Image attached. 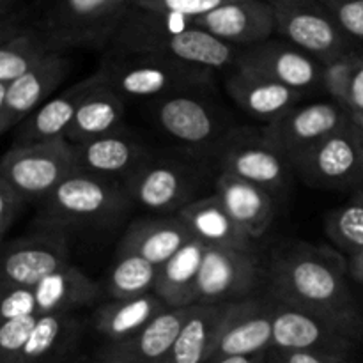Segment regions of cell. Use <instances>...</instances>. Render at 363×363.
Masks as SVG:
<instances>
[{"mask_svg":"<svg viewBox=\"0 0 363 363\" xmlns=\"http://www.w3.org/2000/svg\"><path fill=\"white\" fill-rule=\"evenodd\" d=\"M347 261L325 247L294 245L275 255L269 268V296L308 312L360 339L363 319L346 282Z\"/></svg>","mask_w":363,"mask_h":363,"instance_id":"cell-1","label":"cell"},{"mask_svg":"<svg viewBox=\"0 0 363 363\" xmlns=\"http://www.w3.org/2000/svg\"><path fill=\"white\" fill-rule=\"evenodd\" d=\"M110 50L152 53L206 69L234 66L240 50L195 25L194 18L133 6Z\"/></svg>","mask_w":363,"mask_h":363,"instance_id":"cell-2","label":"cell"},{"mask_svg":"<svg viewBox=\"0 0 363 363\" xmlns=\"http://www.w3.org/2000/svg\"><path fill=\"white\" fill-rule=\"evenodd\" d=\"M131 197L124 183L74 169L48 197L39 202L43 229H103L119 222L130 208Z\"/></svg>","mask_w":363,"mask_h":363,"instance_id":"cell-3","label":"cell"},{"mask_svg":"<svg viewBox=\"0 0 363 363\" xmlns=\"http://www.w3.org/2000/svg\"><path fill=\"white\" fill-rule=\"evenodd\" d=\"M135 0H48L28 27L52 52L112 45Z\"/></svg>","mask_w":363,"mask_h":363,"instance_id":"cell-4","label":"cell"},{"mask_svg":"<svg viewBox=\"0 0 363 363\" xmlns=\"http://www.w3.org/2000/svg\"><path fill=\"white\" fill-rule=\"evenodd\" d=\"M123 98H167L199 92L213 82V69L152 53L110 50L99 69Z\"/></svg>","mask_w":363,"mask_h":363,"instance_id":"cell-5","label":"cell"},{"mask_svg":"<svg viewBox=\"0 0 363 363\" xmlns=\"http://www.w3.org/2000/svg\"><path fill=\"white\" fill-rule=\"evenodd\" d=\"M74 169L73 144L60 138L13 145L0 163V179L7 181L30 204L45 201Z\"/></svg>","mask_w":363,"mask_h":363,"instance_id":"cell-6","label":"cell"},{"mask_svg":"<svg viewBox=\"0 0 363 363\" xmlns=\"http://www.w3.org/2000/svg\"><path fill=\"white\" fill-rule=\"evenodd\" d=\"M277 21V32L291 45L323 64L354 52L353 39L339 27L319 0H268Z\"/></svg>","mask_w":363,"mask_h":363,"instance_id":"cell-7","label":"cell"},{"mask_svg":"<svg viewBox=\"0 0 363 363\" xmlns=\"http://www.w3.org/2000/svg\"><path fill=\"white\" fill-rule=\"evenodd\" d=\"M305 184L326 190L362 186V135L353 119L319 142L294 167Z\"/></svg>","mask_w":363,"mask_h":363,"instance_id":"cell-8","label":"cell"},{"mask_svg":"<svg viewBox=\"0 0 363 363\" xmlns=\"http://www.w3.org/2000/svg\"><path fill=\"white\" fill-rule=\"evenodd\" d=\"M197 170L188 163L151 155L126 181L131 201L155 213H179L184 206L197 201Z\"/></svg>","mask_w":363,"mask_h":363,"instance_id":"cell-9","label":"cell"},{"mask_svg":"<svg viewBox=\"0 0 363 363\" xmlns=\"http://www.w3.org/2000/svg\"><path fill=\"white\" fill-rule=\"evenodd\" d=\"M220 167L222 172L250 181L272 195L286 194L293 174H296L293 163L266 140L262 131L236 130L227 133Z\"/></svg>","mask_w":363,"mask_h":363,"instance_id":"cell-10","label":"cell"},{"mask_svg":"<svg viewBox=\"0 0 363 363\" xmlns=\"http://www.w3.org/2000/svg\"><path fill=\"white\" fill-rule=\"evenodd\" d=\"M257 273L259 261L254 248L206 245L195 289V305H222L247 300L257 282Z\"/></svg>","mask_w":363,"mask_h":363,"instance_id":"cell-11","label":"cell"},{"mask_svg":"<svg viewBox=\"0 0 363 363\" xmlns=\"http://www.w3.org/2000/svg\"><path fill=\"white\" fill-rule=\"evenodd\" d=\"M351 116L339 103H311L294 106L262 128L266 140L279 149L293 167L333 131L350 123Z\"/></svg>","mask_w":363,"mask_h":363,"instance_id":"cell-12","label":"cell"},{"mask_svg":"<svg viewBox=\"0 0 363 363\" xmlns=\"http://www.w3.org/2000/svg\"><path fill=\"white\" fill-rule=\"evenodd\" d=\"M67 264H71V247L66 233L43 229L16 238L4 247L2 291L35 287Z\"/></svg>","mask_w":363,"mask_h":363,"instance_id":"cell-13","label":"cell"},{"mask_svg":"<svg viewBox=\"0 0 363 363\" xmlns=\"http://www.w3.org/2000/svg\"><path fill=\"white\" fill-rule=\"evenodd\" d=\"M71 71L62 52H50L30 71L11 84H0V133L14 130L60 87Z\"/></svg>","mask_w":363,"mask_h":363,"instance_id":"cell-14","label":"cell"},{"mask_svg":"<svg viewBox=\"0 0 363 363\" xmlns=\"http://www.w3.org/2000/svg\"><path fill=\"white\" fill-rule=\"evenodd\" d=\"M273 318V350L314 351L347 358L354 342L323 319L269 296Z\"/></svg>","mask_w":363,"mask_h":363,"instance_id":"cell-15","label":"cell"},{"mask_svg":"<svg viewBox=\"0 0 363 363\" xmlns=\"http://www.w3.org/2000/svg\"><path fill=\"white\" fill-rule=\"evenodd\" d=\"M236 69L250 71L286 87L303 92L321 84V64L289 41H269L243 48L234 62Z\"/></svg>","mask_w":363,"mask_h":363,"instance_id":"cell-16","label":"cell"},{"mask_svg":"<svg viewBox=\"0 0 363 363\" xmlns=\"http://www.w3.org/2000/svg\"><path fill=\"white\" fill-rule=\"evenodd\" d=\"M152 117L160 130L177 142L202 147L218 140L225 133L222 112L215 108L199 92L167 96L156 99Z\"/></svg>","mask_w":363,"mask_h":363,"instance_id":"cell-17","label":"cell"},{"mask_svg":"<svg viewBox=\"0 0 363 363\" xmlns=\"http://www.w3.org/2000/svg\"><path fill=\"white\" fill-rule=\"evenodd\" d=\"M272 350L273 318L269 300L247 298L227 305L209 362L233 354L269 353Z\"/></svg>","mask_w":363,"mask_h":363,"instance_id":"cell-18","label":"cell"},{"mask_svg":"<svg viewBox=\"0 0 363 363\" xmlns=\"http://www.w3.org/2000/svg\"><path fill=\"white\" fill-rule=\"evenodd\" d=\"M190 307L165 308L140 332L121 342H106L92 357L96 363H163L169 357Z\"/></svg>","mask_w":363,"mask_h":363,"instance_id":"cell-19","label":"cell"},{"mask_svg":"<svg viewBox=\"0 0 363 363\" xmlns=\"http://www.w3.org/2000/svg\"><path fill=\"white\" fill-rule=\"evenodd\" d=\"M195 25L241 50L269 41L277 32L275 14L268 0H236L195 18Z\"/></svg>","mask_w":363,"mask_h":363,"instance_id":"cell-20","label":"cell"},{"mask_svg":"<svg viewBox=\"0 0 363 363\" xmlns=\"http://www.w3.org/2000/svg\"><path fill=\"white\" fill-rule=\"evenodd\" d=\"M74 167L84 172L117 179H128L152 155L144 142L124 130H116L92 140L73 144Z\"/></svg>","mask_w":363,"mask_h":363,"instance_id":"cell-21","label":"cell"},{"mask_svg":"<svg viewBox=\"0 0 363 363\" xmlns=\"http://www.w3.org/2000/svg\"><path fill=\"white\" fill-rule=\"evenodd\" d=\"M98 80L99 73L96 71L91 77L67 87L66 91L57 94L55 98H50L45 105L39 106L30 117H27L16 128V138H14L16 142H14V145L39 144V142L66 138L82 99L98 84Z\"/></svg>","mask_w":363,"mask_h":363,"instance_id":"cell-22","label":"cell"},{"mask_svg":"<svg viewBox=\"0 0 363 363\" xmlns=\"http://www.w3.org/2000/svg\"><path fill=\"white\" fill-rule=\"evenodd\" d=\"M215 195L233 216L234 222L252 240L261 238L275 220V195L250 181H245L233 174L220 172Z\"/></svg>","mask_w":363,"mask_h":363,"instance_id":"cell-23","label":"cell"},{"mask_svg":"<svg viewBox=\"0 0 363 363\" xmlns=\"http://www.w3.org/2000/svg\"><path fill=\"white\" fill-rule=\"evenodd\" d=\"M225 87L233 101L243 112L255 119L268 121V123L294 108L301 98V92L294 89L277 84L269 78L250 73V71L236 69V67L233 74L227 78Z\"/></svg>","mask_w":363,"mask_h":363,"instance_id":"cell-24","label":"cell"},{"mask_svg":"<svg viewBox=\"0 0 363 363\" xmlns=\"http://www.w3.org/2000/svg\"><path fill=\"white\" fill-rule=\"evenodd\" d=\"M195 240L186 223L177 215L165 218H145L131 223L121 240L119 252L140 255L162 266Z\"/></svg>","mask_w":363,"mask_h":363,"instance_id":"cell-25","label":"cell"},{"mask_svg":"<svg viewBox=\"0 0 363 363\" xmlns=\"http://www.w3.org/2000/svg\"><path fill=\"white\" fill-rule=\"evenodd\" d=\"M103 287L78 266L67 264L35 286L39 315L74 314L99 301Z\"/></svg>","mask_w":363,"mask_h":363,"instance_id":"cell-26","label":"cell"},{"mask_svg":"<svg viewBox=\"0 0 363 363\" xmlns=\"http://www.w3.org/2000/svg\"><path fill=\"white\" fill-rule=\"evenodd\" d=\"M98 73V84L82 99L73 124L66 135L71 144H82L121 128V121L126 112L123 96L110 87L101 71Z\"/></svg>","mask_w":363,"mask_h":363,"instance_id":"cell-27","label":"cell"},{"mask_svg":"<svg viewBox=\"0 0 363 363\" xmlns=\"http://www.w3.org/2000/svg\"><path fill=\"white\" fill-rule=\"evenodd\" d=\"M84 333L74 314H45L39 318L30 339L16 363H62L77 350Z\"/></svg>","mask_w":363,"mask_h":363,"instance_id":"cell-28","label":"cell"},{"mask_svg":"<svg viewBox=\"0 0 363 363\" xmlns=\"http://www.w3.org/2000/svg\"><path fill=\"white\" fill-rule=\"evenodd\" d=\"M195 240L211 247L254 248L252 238L234 222L216 195L197 199L177 213Z\"/></svg>","mask_w":363,"mask_h":363,"instance_id":"cell-29","label":"cell"},{"mask_svg":"<svg viewBox=\"0 0 363 363\" xmlns=\"http://www.w3.org/2000/svg\"><path fill=\"white\" fill-rule=\"evenodd\" d=\"M167 307L156 293L128 300H110L96 308L94 328L101 333L106 342H121L140 332L145 325L162 314Z\"/></svg>","mask_w":363,"mask_h":363,"instance_id":"cell-30","label":"cell"},{"mask_svg":"<svg viewBox=\"0 0 363 363\" xmlns=\"http://www.w3.org/2000/svg\"><path fill=\"white\" fill-rule=\"evenodd\" d=\"M206 245L191 240L165 264L160 266L155 293L169 308H184L195 305L199 273L204 259Z\"/></svg>","mask_w":363,"mask_h":363,"instance_id":"cell-31","label":"cell"},{"mask_svg":"<svg viewBox=\"0 0 363 363\" xmlns=\"http://www.w3.org/2000/svg\"><path fill=\"white\" fill-rule=\"evenodd\" d=\"M227 305H191L190 314L163 363H208Z\"/></svg>","mask_w":363,"mask_h":363,"instance_id":"cell-32","label":"cell"},{"mask_svg":"<svg viewBox=\"0 0 363 363\" xmlns=\"http://www.w3.org/2000/svg\"><path fill=\"white\" fill-rule=\"evenodd\" d=\"M0 84L18 80L52 52L41 35L27 23L0 32Z\"/></svg>","mask_w":363,"mask_h":363,"instance_id":"cell-33","label":"cell"},{"mask_svg":"<svg viewBox=\"0 0 363 363\" xmlns=\"http://www.w3.org/2000/svg\"><path fill=\"white\" fill-rule=\"evenodd\" d=\"M160 266L152 264L140 255L119 252L116 264L106 277V294L112 300L144 296L155 293Z\"/></svg>","mask_w":363,"mask_h":363,"instance_id":"cell-34","label":"cell"},{"mask_svg":"<svg viewBox=\"0 0 363 363\" xmlns=\"http://www.w3.org/2000/svg\"><path fill=\"white\" fill-rule=\"evenodd\" d=\"M325 230L333 245L350 257L363 252V190L354 191L346 204L332 209L325 220Z\"/></svg>","mask_w":363,"mask_h":363,"instance_id":"cell-35","label":"cell"},{"mask_svg":"<svg viewBox=\"0 0 363 363\" xmlns=\"http://www.w3.org/2000/svg\"><path fill=\"white\" fill-rule=\"evenodd\" d=\"M39 318H41L39 314H32L2 321L0 325V363H16L25 344L30 339Z\"/></svg>","mask_w":363,"mask_h":363,"instance_id":"cell-36","label":"cell"},{"mask_svg":"<svg viewBox=\"0 0 363 363\" xmlns=\"http://www.w3.org/2000/svg\"><path fill=\"white\" fill-rule=\"evenodd\" d=\"M360 53L351 52L346 55L333 59L330 62L323 64L321 67V84L325 91L333 98V101L344 106L350 92L351 78H353L354 67Z\"/></svg>","mask_w":363,"mask_h":363,"instance_id":"cell-37","label":"cell"},{"mask_svg":"<svg viewBox=\"0 0 363 363\" xmlns=\"http://www.w3.org/2000/svg\"><path fill=\"white\" fill-rule=\"evenodd\" d=\"M236 0H135V6L160 13L181 14L186 18H201Z\"/></svg>","mask_w":363,"mask_h":363,"instance_id":"cell-38","label":"cell"},{"mask_svg":"<svg viewBox=\"0 0 363 363\" xmlns=\"http://www.w3.org/2000/svg\"><path fill=\"white\" fill-rule=\"evenodd\" d=\"M328 9L339 27L363 43V0H319Z\"/></svg>","mask_w":363,"mask_h":363,"instance_id":"cell-39","label":"cell"},{"mask_svg":"<svg viewBox=\"0 0 363 363\" xmlns=\"http://www.w3.org/2000/svg\"><path fill=\"white\" fill-rule=\"evenodd\" d=\"M32 314H39L35 287H13V289L2 291V303H0L2 321Z\"/></svg>","mask_w":363,"mask_h":363,"instance_id":"cell-40","label":"cell"},{"mask_svg":"<svg viewBox=\"0 0 363 363\" xmlns=\"http://www.w3.org/2000/svg\"><path fill=\"white\" fill-rule=\"evenodd\" d=\"M27 204L28 202L7 181L0 179V234L4 238L7 236Z\"/></svg>","mask_w":363,"mask_h":363,"instance_id":"cell-41","label":"cell"},{"mask_svg":"<svg viewBox=\"0 0 363 363\" xmlns=\"http://www.w3.org/2000/svg\"><path fill=\"white\" fill-rule=\"evenodd\" d=\"M268 357L272 358V363H347L342 357H332V354L314 353V351L272 350Z\"/></svg>","mask_w":363,"mask_h":363,"instance_id":"cell-42","label":"cell"},{"mask_svg":"<svg viewBox=\"0 0 363 363\" xmlns=\"http://www.w3.org/2000/svg\"><path fill=\"white\" fill-rule=\"evenodd\" d=\"M344 108L351 117L362 116L363 113V53L358 55L357 67H354L353 78H351L350 92H347Z\"/></svg>","mask_w":363,"mask_h":363,"instance_id":"cell-43","label":"cell"},{"mask_svg":"<svg viewBox=\"0 0 363 363\" xmlns=\"http://www.w3.org/2000/svg\"><path fill=\"white\" fill-rule=\"evenodd\" d=\"M269 353H257V354H233V357L215 358L208 363H266Z\"/></svg>","mask_w":363,"mask_h":363,"instance_id":"cell-44","label":"cell"},{"mask_svg":"<svg viewBox=\"0 0 363 363\" xmlns=\"http://www.w3.org/2000/svg\"><path fill=\"white\" fill-rule=\"evenodd\" d=\"M347 272H350L351 279H353L354 282L362 284L363 286V252L362 254L354 255V257H350V261H347Z\"/></svg>","mask_w":363,"mask_h":363,"instance_id":"cell-45","label":"cell"},{"mask_svg":"<svg viewBox=\"0 0 363 363\" xmlns=\"http://www.w3.org/2000/svg\"><path fill=\"white\" fill-rule=\"evenodd\" d=\"M351 119H353V123H354V124H357V128H358V130H360V131H362V133H363V113H362V116H357V117H351Z\"/></svg>","mask_w":363,"mask_h":363,"instance_id":"cell-46","label":"cell"},{"mask_svg":"<svg viewBox=\"0 0 363 363\" xmlns=\"http://www.w3.org/2000/svg\"><path fill=\"white\" fill-rule=\"evenodd\" d=\"M73 363H96L92 358H78V360H74Z\"/></svg>","mask_w":363,"mask_h":363,"instance_id":"cell-47","label":"cell"},{"mask_svg":"<svg viewBox=\"0 0 363 363\" xmlns=\"http://www.w3.org/2000/svg\"><path fill=\"white\" fill-rule=\"evenodd\" d=\"M360 135H362V186H363V133L360 131ZM362 186H360V190H362Z\"/></svg>","mask_w":363,"mask_h":363,"instance_id":"cell-48","label":"cell"}]
</instances>
